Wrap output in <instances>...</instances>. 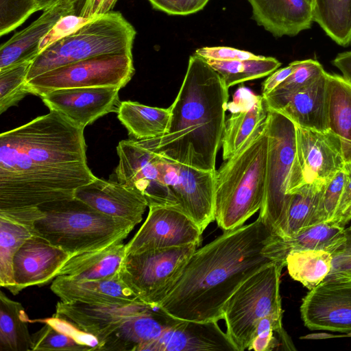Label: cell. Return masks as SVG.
Instances as JSON below:
<instances>
[{
  "label": "cell",
  "mask_w": 351,
  "mask_h": 351,
  "mask_svg": "<svg viewBox=\"0 0 351 351\" xmlns=\"http://www.w3.org/2000/svg\"><path fill=\"white\" fill-rule=\"evenodd\" d=\"M38 10L35 0H0V36L10 33Z\"/></svg>",
  "instance_id": "42"
},
{
  "label": "cell",
  "mask_w": 351,
  "mask_h": 351,
  "mask_svg": "<svg viewBox=\"0 0 351 351\" xmlns=\"http://www.w3.org/2000/svg\"><path fill=\"white\" fill-rule=\"evenodd\" d=\"M39 208L0 212V286L10 291L15 285L12 261L16 252L34 234Z\"/></svg>",
  "instance_id": "27"
},
{
  "label": "cell",
  "mask_w": 351,
  "mask_h": 351,
  "mask_svg": "<svg viewBox=\"0 0 351 351\" xmlns=\"http://www.w3.org/2000/svg\"><path fill=\"white\" fill-rule=\"evenodd\" d=\"M345 239V227L322 222L302 229L291 237L280 238V246L285 258L295 250H316L332 253Z\"/></svg>",
  "instance_id": "33"
},
{
  "label": "cell",
  "mask_w": 351,
  "mask_h": 351,
  "mask_svg": "<svg viewBox=\"0 0 351 351\" xmlns=\"http://www.w3.org/2000/svg\"><path fill=\"white\" fill-rule=\"evenodd\" d=\"M267 153L266 120L236 154L215 169L214 219L223 231L243 226L261 209L265 191Z\"/></svg>",
  "instance_id": "4"
},
{
  "label": "cell",
  "mask_w": 351,
  "mask_h": 351,
  "mask_svg": "<svg viewBox=\"0 0 351 351\" xmlns=\"http://www.w3.org/2000/svg\"><path fill=\"white\" fill-rule=\"evenodd\" d=\"M74 197L104 214L128 220L135 225L142 221L148 207L141 195L118 181H107L97 177L90 183L79 188Z\"/></svg>",
  "instance_id": "22"
},
{
  "label": "cell",
  "mask_w": 351,
  "mask_h": 351,
  "mask_svg": "<svg viewBox=\"0 0 351 351\" xmlns=\"http://www.w3.org/2000/svg\"><path fill=\"white\" fill-rule=\"evenodd\" d=\"M324 185H306L291 194L286 239L310 226Z\"/></svg>",
  "instance_id": "37"
},
{
  "label": "cell",
  "mask_w": 351,
  "mask_h": 351,
  "mask_svg": "<svg viewBox=\"0 0 351 351\" xmlns=\"http://www.w3.org/2000/svg\"><path fill=\"white\" fill-rule=\"evenodd\" d=\"M335 337H342V335H335L329 333L325 332H319V333H314V334H308L300 337L302 339H329V338H335Z\"/></svg>",
  "instance_id": "51"
},
{
  "label": "cell",
  "mask_w": 351,
  "mask_h": 351,
  "mask_svg": "<svg viewBox=\"0 0 351 351\" xmlns=\"http://www.w3.org/2000/svg\"><path fill=\"white\" fill-rule=\"evenodd\" d=\"M328 130L341 143L346 169L351 166V81L328 73L326 101Z\"/></svg>",
  "instance_id": "30"
},
{
  "label": "cell",
  "mask_w": 351,
  "mask_h": 351,
  "mask_svg": "<svg viewBox=\"0 0 351 351\" xmlns=\"http://www.w3.org/2000/svg\"><path fill=\"white\" fill-rule=\"evenodd\" d=\"M291 63L293 67L291 74L269 94L296 92L311 85L326 73L322 65L315 60H296Z\"/></svg>",
  "instance_id": "41"
},
{
  "label": "cell",
  "mask_w": 351,
  "mask_h": 351,
  "mask_svg": "<svg viewBox=\"0 0 351 351\" xmlns=\"http://www.w3.org/2000/svg\"><path fill=\"white\" fill-rule=\"evenodd\" d=\"M83 128L55 111L0 135V212L74 198L96 176Z\"/></svg>",
  "instance_id": "1"
},
{
  "label": "cell",
  "mask_w": 351,
  "mask_h": 351,
  "mask_svg": "<svg viewBox=\"0 0 351 351\" xmlns=\"http://www.w3.org/2000/svg\"><path fill=\"white\" fill-rule=\"evenodd\" d=\"M217 322L180 319L144 351H237Z\"/></svg>",
  "instance_id": "21"
},
{
  "label": "cell",
  "mask_w": 351,
  "mask_h": 351,
  "mask_svg": "<svg viewBox=\"0 0 351 351\" xmlns=\"http://www.w3.org/2000/svg\"><path fill=\"white\" fill-rule=\"evenodd\" d=\"M117 113L119 120L133 139L158 137L169 130V108L152 107L136 101H124L120 103Z\"/></svg>",
  "instance_id": "31"
},
{
  "label": "cell",
  "mask_w": 351,
  "mask_h": 351,
  "mask_svg": "<svg viewBox=\"0 0 351 351\" xmlns=\"http://www.w3.org/2000/svg\"><path fill=\"white\" fill-rule=\"evenodd\" d=\"M328 73L311 85L287 94L263 96L269 110H275L295 126L319 132L328 131L326 119Z\"/></svg>",
  "instance_id": "19"
},
{
  "label": "cell",
  "mask_w": 351,
  "mask_h": 351,
  "mask_svg": "<svg viewBox=\"0 0 351 351\" xmlns=\"http://www.w3.org/2000/svg\"><path fill=\"white\" fill-rule=\"evenodd\" d=\"M75 0H58L43 10L29 26L15 33L0 47V71L24 62H32L39 54V44L63 16L77 13Z\"/></svg>",
  "instance_id": "20"
},
{
  "label": "cell",
  "mask_w": 351,
  "mask_h": 351,
  "mask_svg": "<svg viewBox=\"0 0 351 351\" xmlns=\"http://www.w3.org/2000/svg\"><path fill=\"white\" fill-rule=\"evenodd\" d=\"M307 1L312 5V6L313 5L314 0H307Z\"/></svg>",
  "instance_id": "53"
},
{
  "label": "cell",
  "mask_w": 351,
  "mask_h": 351,
  "mask_svg": "<svg viewBox=\"0 0 351 351\" xmlns=\"http://www.w3.org/2000/svg\"><path fill=\"white\" fill-rule=\"evenodd\" d=\"M347 170L348 177L338 207L329 222L343 227L351 220V166Z\"/></svg>",
  "instance_id": "47"
},
{
  "label": "cell",
  "mask_w": 351,
  "mask_h": 351,
  "mask_svg": "<svg viewBox=\"0 0 351 351\" xmlns=\"http://www.w3.org/2000/svg\"><path fill=\"white\" fill-rule=\"evenodd\" d=\"M230 87L270 75L281 63L275 58L262 56L258 59L220 61L205 59Z\"/></svg>",
  "instance_id": "36"
},
{
  "label": "cell",
  "mask_w": 351,
  "mask_h": 351,
  "mask_svg": "<svg viewBox=\"0 0 351 351\" xmlns=\"http://www.w3.org/2000/svg\"><path fill=\"white\" fill-rule=\"evenodd\" d=\"M247 90L244 97L241 91L237 93L234 101L239 107L231 110L229 118L225 121L221 142L223 161L236 154L268 117L269 109L263 95Z\"/></svg>",
  "instance_id": "26"
},
{
  "label": "cell",
  "mask_w": 351,
  "mask_h": 351,
  "mask_svg": "<svg viewBox=\"0 0 351 351\" xmlns=\"http://www.w3.org/2000/svg\"><path fill=\"white\" fill-rule=\"evenodd\" d=\"M153 8L170 15L185 16L202 10L209 0H148Z\"/></svg>",
  "instance_id": "45"
},
{
  "label": "cell",
  "mask_w": 351,
  "mask_h": 351,
  "mask_svg": "<svg viewBox=\"0 0 351 351\" xmlns=\"http://www.w3.org/2000/svg\"><path fill=\"white\" fill-rule=\"evenodd\" d=\"M332 63L341 72L345 78L351 81V51L339 53Z\"/></svg>",
  "instance_id": "50"
},
{
  "label": "cell",
  "mask_w": 351,
  "mask_h": 351,
  "mask_svg": "<svg viewBox=\"0 0 351 351\" xmlns=\"http://www.w3.org/2000/svg\"><path fill=\"white\" fill-rule=\"evenodd\" d=\"M349 228L351 229V226Z\"/></svg>",
  "instance_id": "54"
},
{
  "label": "cell",
  "mask_w": 351,
  "mask_h": 351,
  "mask_svg": "<svg viewBox=\"0 0 351 351\" xmlns=\"http://www.w3.org/2000/svg\"><path fill=\"white\" fill-rule=\"evenodd\" d=\"M228 98V88L220 75L205 59L194 53L189 57L181 87L169 107L168 132L138 141L171 160L215 171Z\"/></svg>",
  "instance_id": "3"
},
{
  "label": "cell",
  "mask_w": 351,
  "mask_h": 351,
  "mask_svg": "<svg viewBox=\"0 0 351 351\" xmlns=\"http://www.w3.org/2000/svg\"><path fill=\"white\" fill-rule=\"evenodd\" d=\"M58 0H35L38 8L40 10H45L51 6L54 3H56ZM79 1L81 4L82 0ZM85 1V0H84Z\"/></svg>",
  "instance_id": "52"
},
{
  "label": "cell",
  "mask_w": 351,
  "mask_h": 351,
  "mask_svg": "<svg viewBox=\"0 0 351 351\" xmlns=\"http://www.w3.org/2000/svg\"><path fill=\"white\" fill-rule=\"evenodd\" d=\"M34 322H41L45 325L32 335L34 351L99 350L100 343L95 336L64 319L53 315Z\"/></svg>",
  "instance_id": "29"
},
{
  "label": "cell",
  "mask_w": 351,
  "mask_h": 351,
  "mask_svg": "<svg viewBox=\"0 0 351 351\" xmlns=\"http://www.w3.org/2000/svg\"><path fill=\"white\" fill-rule=\"evenodd\" d=\"M153 306L141 301L127 304L64 302L56 306L54 315L95 336L101 342L124 321Z\"/></svg>",
  "instance_id": "18"
},
{
  "label": "cell",
  "mask_w": 351,
  "mask_h": 351,
  "mask_svg": "<svg viewBox=\"0 0 351 351\" xmlns=\"http://www.w3.org/2000/svg\"><path fill=\"white\" fill-rule=\"evenodd\" d=\"M285 266L277 261L264 267L243 282L226 303V332L237 351L248 348L261 319L282 315L280 279Z\"/></svg>",
  "instance_id": "8"
},
{
  "label": "cell",
  "mask_w": 351,
  "mask_h": 351,
  "mask_svg": "<svg viewBox=\"0 0 351 351\" xmlns=\"http://www.w3.org/2000/svg\"><path fill=\"white\" fill-rule=\"evenodd\" d=\"M135 72L132 53H106L68 64L27 82L29 94L40 97L63 88L124 87Z\"/></svg>",
  "instance_id": "10"
},
{
  "label": "cell",
  "mask_w": 351,
  "mask_h": 351,
  "mask_svg": "<svg viewBox=\"0 0 351 351\" xmlns=\"http://www.w3.org/2000/svg\"><path fill=\"white\" fill-rule=\"evenodd\" d=\"M71 256L42 237L33 234L14 256L15 285L10 292L16 295L25 288L49 283L58 276V271Z\"/></svg>",
  "instance_id": "17"
},
{
  "label": "cell",
  "mask_w": 351,
  "mask_h": 351,
  "mask_svg": "<svg viewBox=\"0 0 351 351\" xmlns=\"http://www.w3.org/2000/svg\"><path fill=\"white\" fill-rule=\"evenodd\" d=\"M256 23L274 36H293L311 27L313 9L307 0H247Z\"/></svg>",
  "instance_id": "25"
},
{
  "label": "cell",
  "mask_w": 351,
  "mask_h": 351,
  "mask_svg": "<svg viewBox=\"0 0 351 351\" xmlns=\"http://www.w3.org/2000/svg\"><path fill=\"white\" fill-rule=\"evenodd\" d=\"M339 138L330 131L295 126V154L287 193L308 184L324 185L346 169Z\"/></svg>",
  "instance_id": "11"
},
{
  "label": "cell",
  "mask_w": 351,
  "mask_h": 351,
  "mask_svg": "<svg viewBox=\"0 0 351 351\" xmlns=\"http://www.w3.org/2000/svg\"><path fill=\"white\" fill-rule=\"evenodd\" d=\"M50 289L64 302L127 304L141 301L119 273L109 278L86 280L59 276Z\"/></svg>",
  "instance_id": "24"
},
{
  "label": "cell",
  "mask_w": 351,
  "mask_h": 351,
  "mask_svg": "<svg viewBox=\"0 0 351 351\" xmlns=\"http://www.w3.org/2000/svg\"><path fill=\"white\" fill-rule=\"evenodd\" d=\"M180 320L158 307H152L124 321L101 342L99 350L144 351Z\"/></svg>",
  "instance_id": "23"
},
{
  "label": "cell",
  "mask_w": 351,
  "mask_h": 351,
  "mask_svg": "<svg viewBox=\"0 0 351 351\" xmlns=\"http://www.w3.org/2000/svg\"><path fill=\"white\" fill-rule=\"evenodd\" d=\"M136 34L134 27L120 12L110 11L95 16L40 53L32 61L26 80L95 56L132 53Z\"/></svg>",
  "instance_id": "6"
},
{
  "label": "cell",
  "mask_w": 351,
  "mask_h": 351,
  "mask_svg": "<svg viewBox=\"0 0 351 351\" xmlns=\"http://www.w3.org/2000/svg\"><path fill=\"white\" fill-rule=\"evenodd\" d=\"M313 21L337 45L351 44V0H314Z\"/></svg>",
  "instance_id": "35"
},
{
  "label": "cell",
  "mask_w": 351,
  "mask_h": 351,
  "mask_svg": "<svg viewBox=\"0 0 351 351\" xmlns=\"http://www.w3.org/2000/svg\"><path fill=\"white\" fill-rule=\"evenodd\" d=\"M195 53L204 59L220 61L258 59L263 56L229 47H204L197 49Z\"/></svg>",
  "instance_id": "46"
},
{
  "label": "cell",
  "mask_w": 351,
  "mask_h": 351,
  "mask_svg": "<svg viewBox=\"0 0 351 351\" xmlns=\"http://www.w3.org/2000/svg\"><path fill=\"white\" fill-rule=\"evenodd\" d=\"M118 0H85L78 10V15L86 18L95 16L110 12Z\"/></svg>",
  "instance_id": "48"
},
{
  "label": "cell",
  "mask_w": 351,
  "mask_h": 351,
  "mask_svg": "<svg viewBox=\"0 0 351 351\" xmlns=\"http://www.w3.org/2000/svg\"><path fill=\"white\" fill-rule=\"evenodd\" d=\"M202 232L191 217L178 209L149 206L145 221L125 244L126 255L191 244L199 247Z\"/></svg>",
  "instance_id": "14"
},
{
  "label": "cell",
  "mask_w": 351,
  "mask_h": 351,
  "mask_svg": "<svg viewBox=\"0 0 351 351\" xmlns=\"http://www.w3.org/2000/svg\"><path fill=\"white\" fill-rule=\"evenodd\" d=\"M291 63L287 66L276 70L262 83V95L266 96L284 82L293 72Z\"/></svg>",
  "instance_id": "49"
},
{
  "label": "cell",
  "mask_w": 351,
  "mask_h": 351,
  "mask_svg": "<svg viewBox=\"0 0 351 351\" xmlns=\"http://www.w3.org/2000/svg\"><path fill=\"white\" fill-rule=\"evenodd\" d=\"M38 208L43 215L34 222V234L71 255L121 243L136 226L104 214L75 197Z\"/></svg>",
  "instance_id": "5"
},
{
  "label": "cell",
  "mask_w": 351,
  "mask_h": 351,
  "mask_svg": "<svg viewBox=\"0 0 351 351\" xmlns=\"http://www.w3.org/2000/svg\"><path fill=\"white\" fill-rule=\"evenodd\" d=\"M347 177L348 170L346 168L325 184L310 226L322 222L329 223L332 220L338 207Z\"/></svg>",
  "instance_id": "40"
},
{
  "label": "cell",
  "mask_w": 351,
  "mask_h": 351,
  "mask_svg": "<svg viewBox=\"0 0 351 351\" xmlns=\"http://www.w3.org/2000/svg\"><path fill=\"white\" fill-rule=\"evenodd\" d=\"M197 247L191 244L126 255L119 274L141 301L157 307Z\"/></svg>",
  "instance_id": "9"
},
{
  "label": "cell",
  "mask_w": 351,
  "mask_h": 351,
  "mask_svg": "<svg viewBox=\"0 0 351 351\" xmlns=\"http://www.w3.org/2000/svg\"><path fill=\"white\" fill-rule=\"evenodd\" d=\"M115 169L117 181L141 195L147 206L178 209V201L163 178L161 156L143 146L138 140L120 141ZM181 211V210H180Z\"/></svg>",
  "instance_id": "12"
},
{
  "label": "cell",
  "mask_w": 351,
  "mask_h": 351,
  "mask_svg": "<svg viewBox=\"0 0 351 351\" xmlns=\"http://www.w3.org/2000/svg\"><path fill=\"white\" fill-rule=\"evenodd\" d=\"M267 130L265 191L258 218L274 234L286 239L292 196L287 191L295 154V125L282 114L269 110Z\"/></svg>",
  "instance_id": "7"
},
{
  "label": "cell",
  "mask_w": 351,
  "mask_h": 351,
  "mask_svg": "<svg viewBox=\"0 0 351 351\" xmlns=\"http://www.w3.org/2000/svg\"><path fill=\"white\" fill-rule=\"evenodd\" d=\"M92 19L80 16L77 13L63 16L40 42L39 53L54 43L71 34Z\"/></svg>",
  "instance_id": "44"
},
{
  "label": "cell",
  "mask_w": 351,
  "mask_h": 351,
  "mask_svg": "<svg viewBox=\"0 0 351 351\" xmlns=\"http://www.w3.org/2000/svg\"><path fill=\"white\" fill-rule=\"evenodd\" d=\"M118 86L63 88L42 95L44 104L74 125L84 129L99 118L117 112Z\"/></svg>",
  "instance_id": "15"
},
{
  "label": "cell",
  "mask_w": 351,
  "mask_h": 351,
  "mask_svg": "<svg viewBox=\"0 0 351 351\" xmlns=\"http://www.w3.org/2000/svg\"><path fill=\"white\" fill-rule=\"evenodd\" d=\"M282 346L284 350L295 348L282 326V315H269L261 319L256 326L249 350L272 351Z\"/></svg>",
  "instance_id": "38"
},
{
  "label": "cell",
  "mask_w": 351,
  "mask_h": 351,
  "mask_svg": "<svg viewBox=\"0 0 351 351\" xmlns=\"http://www.w3.org/2000/svg\"><path fill=\"white\" fill-rule=\"evenodd\" d=\"M125 256L123 242L73 255L61 267L58 276L80 280L112 278L119 273Z\"/></svg>",
  "instance_id": "28"
},
{
  "label": "cell",
  "mask_w": 351,
  "mask_h": 351,
  "mask_svg": "<svg viewBox=\"0 0 351 351\" xmlns=\"http://www.w3.org/2000/svg\"><path fill=\"white\" fill-rule=\"evenodd\" d=\"M332 267L322 282H351V229L346 228L344 241L332 253Z\"/></svg>",
  "instance_id": "43"
},
{
  "label": "cell",
  "mask_w": 351,
  "mask_h": 351,
  "mask_svg": "<svg viewBox=\"0 0 351 351\" xmlns=\"http://www.w3.org/2000/svg\"><path fill=\"white\" fill-rule=\"evenodd\" d=\"M160 156L165 182L176 198L180 210L203 232L215 220V171L197 169Z\"/></svg>",
  "instance_id": "13"
},
{
  "label": "cell",
  "mask_w": 351,
  "mask_h": 351,
  "mask_svg": "<svg viewBox=\"0 0 351 351\" xmlns=\"http://www.w3.org/2000/svg\"><path fill=\"white\" fill-rule=\"evenodd\" d=\"M280 238L258 218L223 231L194 252L158 307L180 319L218 322L228 300L248 278L274 262L286 265Z\"/></svg>",
  "instance_id": "2"
},
{
  "label": "cell",
  "mask_w": 351,
  "mask_h": 351,
  "mask_svg": "<svg viewBox=\"0 0 351 351\" xmlns=\"http://www.w3.org/2000/svg\"><path fill=\"white\" fill-rule=\"evenodd\" d=\"M31 323L23 305L0 291V351H32Z\"/></svg>",
  "instance_id": "32"
},
{
  "label": "cell",
  "mask_w": 351,
  "mask_h": 351,
  "mask_svg": "<svg viewBox=\"0 0 351 351\" xmlns=\"http://www.w3.org/2000/svg\"><path fill=\"white\" fill-rule=\"evenodd\" d=\"M332 256L324 250H304L289 252L286 267L289 276L309 291L322 283L332 267Z\"/></svg>",
  "instance_id": "34"
},
{
  "label": "cell",
  "mask_w": 351,
  "mask_h": 351,
  "mask_svg": "<svg viewBox=\"0 0 351 351\" xmlns=\"http://www.w3.org/2000/svg\"><path fill=\"white\" fill-rule=\"evenodd\" d=\"M311 330L351 332V282H322L303 298L300 308Z\"/></svg>",
  "instance_id": "16"
},
{
  "label": "cell",
  "mask_w": 351,
  "mask_h": 351,
  "mask_svg": "<svg viewBox=\"0 0 351 351\" xmlns=\"http://www.w3.org/2000/svg\"><path fill=\"white\" fill-rule=\"evenodd\" d=\"M32 62H24L0 71V114L29 94L26 78Z\"/></svg>",
  "instance_id": "39"
}]
</instances>
